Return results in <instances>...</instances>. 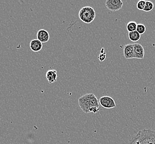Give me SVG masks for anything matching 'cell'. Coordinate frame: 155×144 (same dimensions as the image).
Returning <instances> with one entry per match:
<instances>
[{
	"label": "cell",
	"mask_w": 155,
	"mask_h": 144,
	"mask_svg": "<svg viewBox=\"0 0 155 144\" xmlns=\"http://www.w3.org/2000/svg\"><path fill=\"white\" fill-rule=\"evenodd\" d=\"M78 104L83 112L86 114H98L101 109L99 100L93 93H88L82 95L78 99Z\"/></svg>",
	"instance_id": "6da1fadb"
},
{
	"label": "cell",
	"mask_w": 155,
	"mask_h": 144,
	"mask_svg": "<svg viewBox=\"0 0 155 144\" xmlns=\"http://www.w3.org/2000/svg\"><path fill=\"white\" fill-rule=\"evenodd\" d=\"M128 144H155V131L150 129L140 130L131 139Z\"/></svg>",
	"instance_id": "7a4b0ae2"
},
{
	"label": "cell",
	"mask_w": 155,
	"mask_h": 144,
	"mask_svg": "<svg viewBox=\"0 0 155 144\" xmlns=\"http://www.w3.org/2000/svg\"><path fill=\"white\" fill-rule=\"evenodd\" d=\"M78 17L82 22L89 24L93 22L96 18V12L91 7H84L80 9Z\"/></svg>",
	"instance_id": "3957f363"
},
{
	"label": "cell",
	"mask_w": 155,
	"mask_h": 144,
	"mask_svg": "<svg viewBox=\"0 0 155 144\" xmlns=\"http://www.w3.org/2000/svg\"><path fill=\"white\" fill-rule=\"evenodd\" d=\"M123 6V2L121 0H107L106 6L107 9L115 12L121 9Z\"/></svg>",
	"instance_id": "277c9868"
},
{
	"label": "cell",
	"mask_w": 155,
	"mask_h": 144,
	"mask_svg": "<svg viewBox=\"0 0 155 144\" xmlns=\"http://www.w3.org/2000/svg\"><path fill=\"white\" fill-rule=\"evenodd\" d=\"M99 103L102 107L106 109H112L116 107L115 101L112 98L104 96L99 99Z\"/></svg>",
	"instance_id": "5b68a950"
},
{
	"label": "cell",
	"mask_w": 155,
	"mask_h": 144,
	"mask_svg": "<svg viewBox=\"0 0 155 144\" xmlns=\"http://www.w3.org/2000/svg\"><path fill=\"white\" fill-rule=\"evenodd\" d=\"M134 58L137 59H143L145 56V50L141 44L139 43L134 44Z\"/></svg>",
	"instance_id": "8992f818"
},
{
	"label": "cell",
	"mask_w": 155,
	"mask_h": 144,
	"mask_svg": "<svg viewBox=\"0 0 155 144\" xmlns=\"http://www.w3.org/2000/svg\"><path fill=\"white\" fill-rule=\"evenodd\" d=\"M124 56L127 60L134 58V44H127L124 46Z\"/></svg>",
	"instance_id": "52a82bcc"
},
{
	"label": "cell",
	"mask_w": 155,
	"mask_h": 144,
	"mask_svg": "<svg viewBox=\"0 0 155 144\" xmlns=\"http://www.w3.org/2000/svg\"><path fill=\"white\" fill-rule=\"evenodd\" d=\"M37 37L38 40L41 41V43H46L49 40V33L44 29H41L38 32Z\"/></svg>",
	"instance_id": "ba28073f"
},
{
	"label": "cell",
	"mask_w": 155,
	"mask_h": 144,
	"mask_svg": "<svg viewBox=\"0 0 155 144\" xmlns=\"http://www.w3.org/2000/svg\"><path fill=\"white\" fill-rule=\"evenodd\" d=\"M46 78L50 84L54 83L57 81L58 75L56 70H49L46 73Z\"/></svg>",
	"instance_id": "9c48e42d"
},
{
	"label": "cell",
	"mask_w": 155,
	"mask_h": 144,
	"mask_svg": "<svg viewBox=\"0 0 155 144\" xmlns=\"http://www.w3.org/2000/svg\"><path fill=\"white\" fill-rule=\"evenodd\" d=\"M43 47V44L41 41L38 39H33L30 43V48L31 50L35 52H39L41 50Z\"/></svg>",
	"instance_id": "30bf717a"
},
{
	"label": "cell",
	"mask_w": 155,
	"mask_h": 144,
	"mask_svg": "<svg viewBox=\"0 0 155 144\" xmlns=\"http://www.w3.org/2000/svg\"><path fill=\"white\" fill-rule=\"evenodd\" d=\"M128 36H129V39L131 41L134 42L139 41L141 38V35H140L137 31L129 32Z\"/></svg>",
	"instance_id": "8fae6325"
},
{
	"label": "cell",
	"mask_w": 155,
	"mask_h": 144,
	"mask_svg": "<svg viewBox=\"0 0 155 144\" xmlns=\"http://www.w3.org/2000/svg\"><path fill=\"white\" fill-rule=\"evenodd\" d=\"M137 22H134V21H130V22H128L127 25V31L129 32H131L137 31Z\"/></svg>",
	"instance_id": "7c38bea8"
},
{
	"label": "cell",
	"mask_w": 155,
	"mask_h": 144,
	"mask_svg": "<svg viewBox=\"0 0 155 144\" xmlns=\"http://www.w3.org/2000/svg\"><path fill=\"white\" fill-rule=\"evenodd\" d=\"M153 7H154V4L152 3V2L146 1L143 11L146 12H150L152 11V9H153Z\"/></svg>",
	"instance_id": "4fadbf2b"
},
{
	"label": "cell",
	"mask_w": 155,
	"mask_h": 144,
	"mask_svg": "<svg viewBox=\"0 0 155 144\" xmlns=\"http://www.w3.org/2000/svg\"><path fill=\"white\" fill-rule=\"evenodd\" d=\"M146 28L145 26L141 23L137 24V31L139 33L140 35H143L146 32Z\"/></svg>",
	"instance_id": "5bb4252c"
},
{
	"label": "cell",
	"mask_w": 155,
	"mask_h": 144,
	"mask_svg": "<svg viewBox=\"0 0 155 144\" xmlns=\"http://www.w3.org/2000/svg\"><path fill=\"white\" fill-rule=\"evenodd\" d=\"M146 2V1H144V0H140L139 1H138L137 5V9L141 10V11H143L145 6Z\"/></svg>",
	"instance_id": "9a60e30c"
},
{
	"label": "cell",
	"mask_w": 155,
	"mask_h": 144,
	"mask_svg": "<svg viewBox=\"0 0 155 144\" xmlns=\"http://www.w3.org/2000/svg\"><path fill=\"white\" fill-rule=\"evenodd\" d=\"M106 58V53L104 52V48H102V50L101 52V53L98 56V60L101 62H103V61H104Z\"/></svg>",
	"instance_id": "2e32d148"
}]
</instances>
